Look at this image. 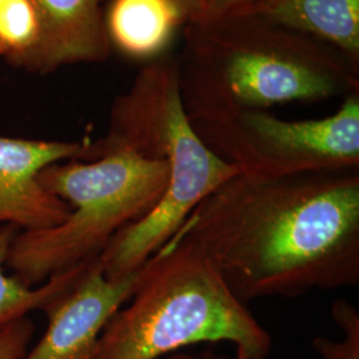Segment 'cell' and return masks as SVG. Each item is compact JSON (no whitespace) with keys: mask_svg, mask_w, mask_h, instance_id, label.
Returning <instances> with one entry per match:
<instances>
[{"mask_svg":"<svg viewBox=\"0 0 359 359\" xmlns=\"http://www.w3.org/2000/svg\"><path fill=\"white\" fill-rule=\"evenodd\" d=\"M180 88L187 114L259 109L359 93V65L333 47L246 13L182 27Z\"/></svg>","mask_w":359,"mask_h":359,"instance_id":"7a4b0ae2","label":"cell"},{"mask_svg":"<svg viewBox=\"0 0 359 359\" xmlns=\"http://www.w3.org/2000/svg\"><path fill=\"white\" fill-rule=\"evenodd\" d=\"M262 0H205V7L198 20H209L228 13H237Z\"/></svg>","mask_w":359,"mask_h":359,"instance_id":"2e32d148","label":"cell"},{"mask_svg":"<svg viewBox=\"0 0 359 359\" xmlns=\"http://www.w3.org/2000/svg\"><path fill=\"white\" fill-rule=\"evenodd\" d=\"M35 333V325L28 317L0 327V359H22Z\"/></svg>","mask_w":359,"mask_h":359,"instance_id":"9a60e30c","label":"cell"},{"mask_svg":"<svg viewBox=\"0 0 359 359\" xmlns=\"http://www.w3.org/2000/svg\"><path fill=\"white\" fill-rule=\"evenodd\" d=\"M237 13L308 35L359 65V0H262Z\"/></svg>","mask_w":359,"mask_h":359,"instance_id":"30bf717a","label":"cell"},{"mask_svg":"<svg viewBox=\"0 0 359 359\" xmlns=\"http://www.w3.org/2000/svg\"><path fill=\"white\" fill-rule=\"evenodd\" d=\"M206 147L240 173L283 177L359 168V93L333 115L283 120L259 109L218 108L188 114Z\"/></svg>","mask_w":359,"mask_h":359,"instance_id":"8992f818","label":"cell"},{"mask_svg":"<svg viewBox=\"0 0 359 359\" xmlns=\"http://www.w3.org/2000/svg\"><path fill=\"white\" fill-rule=\"evenodd\" d=\"M19 231L13 225H0V327L27 317L31 311H43L57 297L71 289L92 262L90 261L55 274L38 287L28 286L13 274L7 276L4 273L10 248Z\"/></svg>","mask_w":359,"mask_h":359,"instance_id":"7c38bea8","label":"cell"},{"mask_svg":"<svg viewBox=\"0 0 359 359\" xmlns=\"http://www.w3.org/2000/svg\"><path fill=\"white\" fill-rule=\"evenodd\" d=\"M177 16L181 28L201 18L205 0H164Z\"/></svg>","mask_w":359,"mask_h":359,"instance_id":"e0dca14e","label":"cell"},{"mask_svg":"<svg viewBox=\"0 0 359 359\" xmlns=\"http://www.w3.org/2000/svg\"><path fill=\"white\" fill-rule=\"evenodd\" d=\"M90 142L0 136V225L40 231L62 224L71 206L43 188L39 173L52 164L84 160Z\"/></svg>","mask_w":359,"mask_h":359,"instance_id":"52a82bcc","label":"cell"},{"mask_svg":"<svg viewBox=\"0 0 359 359\" xmlns=\"http://www.w3.org/2000/svg\"><path fill=\"white\" fill-rule=\"evenodd\" d=\"M332 316L342 330V339L317 337L313 346L323 359H359L358 310L345 298H339L333 304Z\"/></svg>","mask_w":359,"mask_h":359,"instance_id":"5bb4252c","label":"cell"},{"mask_svg":"<svg viewBox=\"0 0 359 359\" xmlns=\"http://www.w3.org/2000/svg\"><path fill=\"white\" fill-rule=\"evenodd\" d=\"M137 271L108 280L97 259L92 261L76 283L43 310L47 330L22 359H93L104 326L128 302Z\"/></svg>","mask_w":359,"mask_h":359,"instance_id":"ba28073f","label":"cell"},{"mask_svg":"<svg viewBox=\"0 0 359 359\" xmlns=\"http://www.w3.org/2000/svg\"><path fill=\"white\" fill-rule=\"evenodd\" d=\"M132 151L165 160L169 182L160 204L129 224L107 245L97 262L108 280L136 273L169 241L193 209L240 170L212 152L193 129L180 88L179 59L161 56L145 65L111 107L108 130L90 142L84 160Z\"/></svg>","mask_w":359,"mask_h":359,"instance_id":"3957f363","label":"cell"},{"mask_svg":"<svg viewBox=\"0 0 359 359\" xmlns=\"http://www.w3.org/2000/svg\"><path fill=\"white\" fill-rule=\"evenodd\" d=\"M46 27L41 75L67 65L103 63L111 44L104 25L109 0H35Z\"/></svg>","mask_w":359,"mask_h":359,"instance_id":"9c48e42d","label":"cell"},{"mask_svg":"<svg viewBox=\"0 0 359 359\" xmlns=\"http://www.w3.org/2000/svg\"><path fill=\"white\" fill-rule=\"evenodd\" d=\"M104 25L111 48L133 59L161 55L181 28L164 0H109Z\"/></svg>","mask_w":359,"mask_h":359,"instance_id":"8fae6325","label":"cell"},{"mask_svg":"<svg viewBox=\"0 0 359 359\" xmlns=\"http://www.w3.org/2000/svg\"><path fill=\"white\" fill-rule=\"evenodd\" d=\"M0 1H1V0H0Z\"/></svg>","mask_w":359,"mask_h":359,"instance_id":"d6986e66","label":"cell"},{"mask_svg":"<svg viewBox=\"0 0 359 359\" xmlns=\"http://www.w3.org/2000/svg\"><path fill=\"white\" fill-rule=\"evenodd\" d=\"M46 27L35 0L0 1V56L10 65L41 74Z\"/></svg>","mask_w":359,"mask_h":359,"instance_id":"4fadbf2b","label":"cell"},{"mask_svg":"<svg viewBox=\"0 0 359 359\" xmlns=\"http://www.w3.org/2000/svg\"><path fill=\"white\" fill-rule=\"evenodd\" d=\"M234 295L297 298L359 283V168L237 173L181 226Z\"/></svg>","mask_w":359,"mask_h":359,"instance_id":"6da1fadb","label":"cell"},{"mask_svg":"<svg viewBox=\"0 0 359 359\" xmlns=\"http://www.w3.org/2000/svg\"><path fill=\"white\" fill-rule=\"evenodd\" d=\"M165 359H269V357H265V358H255V357H248V355H243V354H237L234 357H226V355H222L217 351L212 350V348H208L204 350L201 353H184V351H179V353H175L172 355H169Z\"/></svg>","mask_w":359,"mask_h":359,"instance_id":"ac0fdd59","label":"cell"},{"mask_svg":"<svg viewBox=\"0 0 359 359\" xmlns=\"http://www.w3.org/2000/svg\"><path fill=\"white\" fill-rule=\"evenodd\" d=\"M231 342L236 353L269 357L273 339L216 265L182 228L137 271L128 306L99 337L93 359H158L198 344Z\"/></svg>","mask_w":359,"mask_h":359,"instance_id":"277c9868","label":"cell"},{"mask_svg":"<svg viewBox=\"0 0 359 359\" xmlns=\"http://www.w3.org/2000/svg\"><path fill=\"white\" fill-rule=\"evenodd\" d=\"M39 182L71 206L56 226L20 231L6 266L28 286L97 259L129 224L160 204L169 182L165 160L132 151H112L95 160H67L39 173Z\"/></svg>","mask_w":359,"mask_h":359,"instance_id":"5b68a950","label":"cell"}]
</instances>
